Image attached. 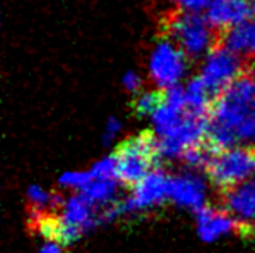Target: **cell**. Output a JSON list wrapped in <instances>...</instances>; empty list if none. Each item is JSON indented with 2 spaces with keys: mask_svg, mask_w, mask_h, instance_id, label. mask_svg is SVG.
I'll use <instances>...</instances> for the list:
<instances>
[{
  "mask_svg": "<svg viewBox=\"0 0 255 253\" xmlns=\"http://www.w3.org/2000/svg\"><path fill=\"white\" fill-rule=\"evenodd\" d=\"M207 144L215 152L255 149V73L243 71L215 98L209 116Z\"/></svg>",
  "mask_w": 255,
  "mask_h": 253,
  "instance_id": "1",
  "label": "cell"
},
{
  "mask_svg": "<svg viewBox=\"0 0 255 253\" xmlns=\"http://www.w3.org/2000/svg\"><path fill=\"white\" fill-rule=\"evenodd\" d=\"M58 215H45L34 218L32 228H37L49 241L60 245H71L78 242L86 232L102 223L97 213V205L92 203L83 192L63 200Z\"/></svg>",
  "mask_w": 255,
  "mask_h": 253,
  "instance_id": "2",
  "label": "cell"
},
{
  "mask_svg": "<svg viewBox=\"0 0 255 253\" xmlns=\"http://www.w3.org/2000/svg\"><path fill=\"white\" fill-rule=\"evenodd\" d=\"M113 157L117 160L118 182L126 187H134L147 174L158 169V137L150 131H144L123 141Z\"/></svg>",
  "mask_w": 255,
  "mask_h": 253,
  "instance_id": "3",
  "label": "cell"
},
{
  "mask_svg": "<svg viewBox=\"0 0 255 253\" xmlns=\"http://www.w3.org/2000/svg\"><path fill=\"white\" fill-rule=\"evenodd\" d=\"M166 37L178 45L189 60L204 58L217 47L213 26L202 15L176 11L166 21Z\"/></svg>",
  "mask_w": 255,
  "mask_h": 253,
  "instance_id": "4",
  "label": "cell"
},
{
  "mask_svg": "<svg viewBox=\"0 0 255 253\" xmlns=\"http://www.w3.org/2000/svg\"><path fill=\"white\" fill-rule=\"evenodd\" d=\"M204 171L215 187L225 192L255 172V149L234 147L215 152Z\"/></svg>",
  "mask_w": 255,
  "mask_h": 253,
  "instance_id": "5",
  "label": "cell"
},
{
  "mask_svg": "<svg viewBox=\"0 0 255 253\" xmlns=\"http://www.w3.org/2000/svg\"><path fill=\"white\" fill-rule=\"evenodd\" d=\"M187 63L189 58L171 39H158L150 50L149 63H147L150 81L157 89L162 90L178 85L181 79L186 76Z\"/></svg>",
  "mask_w": 255,
  "mask_h": 253,
  "instance_id": "6",
  "label": "cell"
},
{
  "mask_svg": "<svg viewBox=\"0 0 255 253\" xmlns=\"http://www.w3.org/2000/svg\"><path fill=\"white\" fill-rule=\"evenodd\" d=\"M243 71L244 65L241 55L226 49L225 45H217L202 58L199 78L202 79L210 95L217 98Z\"/></svg>",
  "mask_w": 255,
  "mask_h": 253,
  "instance_id": "7",
  "label": "cell"
},
{
  "mask_svg": "<svg viewBox=\"0 0 255 253\" xmlns=\"http://www.w3.org/2000/svg\"><path fill=\"white\" fill-rule=\"evenodd\" d=\"M168 192H170V176H166L160 169L152 171L137 185H134L131 197L120 202L122 216L155 208L160 203H163L166 198H170Z\"/></svg>",
  "mask_w": 255,
  "mask_h": 253,
  "instance_id": "8",
  "label": "cell"
},
{
  "mask_svg": "<svg viewBox=\"0 0 255 253\" xmlns=\"http://www.w3.org/2000/svg\"><path fill=\"white\" fill-rule=\"evenodd\" d=\"M197 234L204 242H213L217 239L231 234V232H241L247 236L254 232L251 224L241 223L230 211L215 208V206L205 205L197 213Z\"/></svg>",
  "mask_w": 255,
  "mask_h": 253,
  "instance_id": "9",
  "label": "cell"
},
{
  "mask_svg": "<svg viewBox=\"0 0 255 253\" xmlns=\"http://www.w3.org/2000/svg\"><path fill=\"white\" fill-rule=\"evenodd\" d=\"M215 31H228L255 18V0H212L204 13Z\"/></svg>",
  "mask_w": 255,
  "mask_h": 253,
  "instance_id": "10",
  "label": "cell"
},
{
  "mask_svg": "<svg viewBox=\"0 0 255 253\" xmlns=\"http://www.w3.org/2000/svg\"><path fill=\"white\" fill-rule=\"evenodd\" d=\"M168 197L176 205L197 213L205 206V184L194 174L171 176Z\"/></svg>",
  "mask_w": 255,
  "mask_h": 253,
  "instance_id": "11",
  "label": "cell"
},
{
  "mask_svg": "<svg viewBox=\"0 0 255 253\" xmlns=\"http://www.w3.org/2000/svg\"><path fill=\"white\" fill-rule=\"evenodd\" d=\"M223 203L226 211L239 219L241 223L249 224L255 219V179H247L234 187L223 192Z\"/></svg>",
  "mask_w": 255,
  "mask_h": 253,
  "instance_id": "12",
  "label": "cell"
},
{
  "mask_svg": "<svg viewBox=\"0 0 255 253\" xmlns=\"http://www.w3.org/2000/svg\"><path fill=\"white\" fill-rule=\"evenodd\" d=\"M226 49L238 53V55H251L252 49V21H247L244 24L234 26V28L225 31L223 44Z\"/></svg>",
  "mask_w": 255,
  "mask_h": 253,
  "instance_id": "13",
  "label": "cell"
},
{
  "mask_svg": "<svg viewBox=\"0 0 255 253\" xmlns=\"http://www.w3.org/2000/svg\"><path fill=\"white\" fill-rule=\"evenodd\" d=\"M118 179H94L83 190V194L96 205H112L117 200Z\"/></svg>",
  "mask_w": 255,
  "mask_h": 253,
  "instance_id": "14",
  "label": "cell"
},
{
  "mask_svg": "<svg viewBox=\"0 0 255 253\" xmlns=\"http://www.w3.org/2000/svg\"><path fill=\"white\" fill-rule=\"evenodd\" d=\"M165 102V90H145L142 94L136 97V100L132 102V111L136 113L139 118L153 116L158 111L160 106Z\"/></svg>",
  "mask_w": 255,
  "mask_h": 253,
  "instance_id": "15",
  "label": "cell"
},
{
  "mask_svg": "<svg viewBox=\"0 0 255 253\" xmlns=\"http://www.w3.org/2000/svg\"><path fill=\"white\" fill-rule=\"evenodd\" d=\"M94 181L91 171H68L60 176L58 182L65 189H73L78 192H83L87 185Z\"/></svg>",
  "mask_w": 255,
  "mask_h": 253,
  "instance_id": "16",
  "label": "cell"
},
{
  "mask_svg": "<svg viewBox=\"0 0 255 253\" xmlns=\"http://www.w3.org/2000/svg\"><path fill=\"white\" fill-rule=\"evenodd\" d=\"M94 179H117V160L113 155L99 160L89 169Z\"/></svg>",
  "mask_w": 255,
  "mask_h": 253,
  "instance_id": "17",
  "label": "cell"
},
{
  "mask_svg": "<svg viewBox=\"0 0 255 253\" xmlns=\"http://www.w3.org/2000/svg\"><path fill=\"white\" fill-rule=\"evenodd\" d=\"M176 11L181 13H194V15H202L210 6L212 0H171Z\"/></svg>",
  "mask_w": 255,
  "mask_h": 253,
  "instance_id": "18",
  "label": "cell"
},
{
  "mask_svg": "<svg viewBox=\"0 0 255 253\" xmlns=\"http://www.w3.org/2000/svg\"><path fill=\"white\" fill-rule=\"evenodd\" d=\"M120 129H122V121L118 118H109L107 119V124H105V129H104V144L105 145H110L113 141L117 139Z\"/></svg>",
  "mask_w": 255,
  "mask_h": 253,
  "instance_id": "19",
  "label": "cell"
},
{
  "mask_svg": "<svg viewBox=\"0 0 255 253\" xmlns=\"http://www.w3.org/2000/svg\"><path fill=\"white\" fill-rule=\"evenodd\" d=\"M140 85H142V79L137 75L136 71H128L126 75L123 76V87L128 92H139Z\"/></svg>",
  "mask_w": 255,
  "mask_h": 253,
  "instance_id": "20",
  "label": "cell"
},
{
  "mask_svg": "<svg viewBox=\"0 0 255 253\" xmlns=\"http://www.w3.org/2000/svg\"><path fill=\"white\" fill-rule=\"evenodd\" d=\"M39 253H62V247H60V244L49 241L41 249V252H39Z\"/></svg>",
  "mask_w": 255,
  "mask_h": 253,
  "instance_id": "21",
  "label": "cell"
},
{
  "mask_svg": "<svg viewBox=\"0 0 255 253\" xmlns=\"http://www.w3.org/2000/svg\"><path fill=\"white\" fill-rule=\"evenodd\" d=\"M251 55L255 57V18L252 19V49H251Z\"/></svg>",
  "mask_w": 255,
  "mask_h": 253,
  "instance_id": "22",
  "label": "cell"
}]
</instances>
